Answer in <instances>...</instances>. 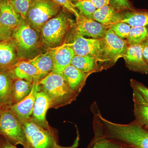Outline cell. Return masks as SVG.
<instances>
[{"mask_svg":"<svg viewBox=\"0 0 148 148\" xmlns=\"http://www.w3.org/2000/svg\"><path fill=\"white\" fill-rule=\"evenodd\" d=\"M92 126L95 138L112 139L130 148H148V129L135 121L128 124L116 123L99 112L94 117Z\"/></svg>","mask_w":148,"mask_h":148,"instance_id":"obj_1","label":"cell"},{"mask_svg":"<svg viewBox=\"0 0 148 148\" xmlns=\"http://www.w3.org/2000/svg\"><path fill=\"white\" fill-rule=\"evenodd\" d=\"M41 90L50 100V108L67 106L76 100L78 94L69 87L61 74L52 72L40 80Z\"/></svg>","mask_w":148,"mask_h":148,"instance_id":"obj_2","label":"cell"},{"mask_svg":"<svg viewBox=\"0 0 148 148\" xmlns=\"http://www.w3.org/2000/svg\"><path fill=\"white\" fill-rule=\"evenodd\" d=\"M26 143L23 148H77L79 137L72 145L64 147L58 144V136L54 130H47L37 125L30 120L23 123Z\"/></svg>","mask_w":148,"mask_h":148,"instance_id":"obj_3","label":"cell"},{"mask_svg":"<svg viewBox=\"0 0 148 148\" xmlns=\"http://www.w3.org/2000/svg\"><path fill=\"white\" fill-rule=\"evenodd\" d=\"M0 135L15 146L23 147L26 143L23 123L10 108L3 109L1 112Z\"/></svg>","mask_w":148,"mask_h":148,"instance_id":"obj_4","label":"cell"},{"mask_svg":"<svg viewBox=\"0 0 148 148\" xmlns=\"http://www.w3.org/2000/svg\"><path fill=\"white\" fill-rule=\"evenodd\" d=\"M103 41V49L101 66L106 70L114 66L123 57L127 47V40L120 38L110 28L107 30Z\"/></svg>","mask_w":148,"mask_h":148,"instance_id":"obj_5","label":"cell"},{"mask_svg":"<svg viewBox=\"0 0 148 148\" xmlns=\"http://www.w3.org/2000/svg\"><path fill=\"white\" fill-rule=\"evenodd\" d=\"M60 9L52 0H32L26 19L32 28L40 32L44 25L56 16Z\"/></svg>","mask_w":148,"mask_h":148,"instance_id":"obj_6","label":"cell"},{"mask_svg":"<svg viewBox=\"0 0 148 148\" xmlns=\"http://www.w3.org/2000/svg\"><path fill=\"white\" fill-rule=\"evenodd\" d=\"M69 22L68 16L63 11L49 19L41 29L44 43L50 47L60 44L68 32Z\"/></svg>","mask_w":148,"mask_h":148,"instance_id":"obj_7","label":"cell"},{"mask_svg":"<svg viewBox=\"0 0 148 148\" xmlns=\"http://www.w3.org/2000/svg\"><path fill=\"white\" fill-rule=\"evenodd\" d=\"M25 20L22 18L19 25L12 32L11 38L16 45L19 56L31 53L36 48L38 42V32Z\"/></svg>","mask_w":148,"mask_h":148,"instance_id":"obj_8","label":"cell"},{"mask_svg":"<svg viewBox=\"0 0 148 148\" xmlns=\"http://www.w3.org/2000/svg\"><path fill=\"white\" fill-rule=\"evenodd\" d=\"M74 36L73 42L69 45L75 55L95 58L101 66L103 49L102 39L86 38L77 31Z\"/></svg>","mask_w":148,"mask_h":148,"instance_id":"obj_9","label":"cell"},{"mask_svg":"<svg viewBox=\"0 0 148 148\" xmlns=\"http://www.w3.org/2000/svg\"><path fill=\"white\" fill-rule=\"evenodd\" d=\"M145 45L142 44L128 45L123 58L125 66L130 71L141 74H148V64L143 56Z\"/></svg>","mask_w":148,"mask_h":148,"instance_id":"obj_10","label":"cell"},{"mask_svg":"<svg viewBox=\"0 0 148 148\" xmlns=\"http://www.w3.org/2000/svg\"><path fill=\"white\" fill-rule=\"evenodd\" d=\"M41 86L39 82L35 83L32 91L28 96L10 107L22 123L31 118L37 92L41 91Z\"/></svg>","mask_w":148,"mask_h":148,"instance_id":"obj_11","label":"cell"},{"mask_svg":"<svg viewBox=\"0 0 148 148\" xmlns=\"http://www.w3.org/2000/svg\"><path fill=\"white\" fill-rule=\"evenodd\" d=\"M51 103L48 97L41 90L37 92L33 113L29 120L45 129L52 130L46 119V114L50 108Z\"/></svg>","mask_w":148,"mask_h":148,"instance_id":"obj_12","label":"cell"},{"mask_svg":"<svg viewBox=\"0 0 148 148\" xmlns=\"http://www.w3.org/2000/svg\"><path fill=\"white\" fill-rule=\"evenodd\" d=\"M109 27L103 25L93 19L85 17L79 13L77 21L76 30L83 36L94 39L103 38Z\"/></svg>","mask_w":148,"mask_h":148,"instance_id":"obj_13","label":"cell"},{"mask_svg":"<svg viewBox=\"0 0 148 148\" xmlns=\"http://www.w3.org/2000/svg\"><path fill=\"white\" fill-rule=\"evenodd\" d=\"M16 45L10 38L0 40V70H8L19 61Z\"/></svg>","mask_w":148,"mask_h":148,"instance_id":"obj_14","label":"cell"},{"mask_svg":"<svg viewBox=\"0 0 148 148\" xmlns=\"http://www.w3.org/2000/svg\"><path fill=\"white\" fill-rule=\"evenodd\" d=\"M50 51L53 59V72L60 74L66 67L71 65L72 60L75 55L69 44L54 48Z\"/></svg>","mask_w":148,"mask_h":148,"instance_id":"obj_15","label":"cell"},{"mask_svg":"<svg viewBox=\"0 0 148 148\" xmlns=\"http://www.w3.org/2000/svg\"><path fill=\"white\" fill-rule=\"evenodd\" d=\"M8 70L14 79H24L33 83L41 79L36 67L29 61H19Z\"/></svg>","mask_w":148,"mask_h":148,"instance_id":"obj_16","label":"cell"},{"mask_svg":"<svg viewBox=\"0 0 148 148\" xmlns=\"http://www.w3.org/2000/svg\"><path fill=\"white\" fill-rule=\"evenodd\" d=\"M61 75L69 87L79 95L90 74L84 73L71 65L66 67Z\"/></svg>","mask_w":148,"mask_h":148,"instance_id":"obj_17","label":"cell"},{"mask_svg":"<svg viewBox=\"0 0 148 148\" xmlns=\"http://www.w3.org/2000/svg\"><path fill=\"white\" fill-rule=\"evenodd\" d=\"M22 18L10 1H0V23L5 28L12 32L19 25Z\"/></svg>","mask_w":148,"mask_h":148,"instance_id":"obj_18","label":"cell"},{"mask_svg":"<svg viewBox=\"0 0 148 148\" xmlns=\"http://www.w3.org/2000/svg\"><path fill=\"white\" fill-rule=\"evenodd\" d=\"M14 79L8 70H0V108H10L12 105Z\"/></svg>","mask_w":148,"mask_h":148,"instance_id":"obj_19","label":"cell"},{"mask_svg":"<svg viewBox=\"0 0 148 148\" xmlns=\"http://www.w3.org/2000/svg\"><path fill=\"white\" fill-rule=\"evenodd\" d=\"M93 20L109 28L111 25L121 22L122 13L109 5L97 9L93 14Z\"/></svg>","mask_w":148,"mask_h":148,"instance_id":"obj_20","label":"cell"},{"mask_svg":"<svg viewBox=\"0 0 148 148\" xmlns=\"http://www.w3.org/2000/svg\"><path fill=\"white\" fill-rule=\"evenodd\" d=\"M134 114L135 121L145 128L148 129V103L143 99L140 93L133 90Z\"/></svg>","mask_w":148,"mask_h":148,"instance_id":"obj_21","label":"cell"},{"mask_svg":"<svg viewBox=\"0 0 148 148\" xmlns=\"http://www.w3.org/2000/svg\"><path fill=\"white\" fill-rule=\"evenodd\" d=\"M122 13L121 22L131 27H148V10L133 9Z\"/></svg>","mask_w":148,"mask_h":148,"instance_id":"obj_22","label":"cell"},{"mask_svg":"<svg viewBox=\"0 0 148 148\" xmlns=\"http://www.w3.org/2000/svg\"><path fill=\"white\" fill-rule=\"evenodd\" d=\"M71 65L81 71L90 75L103 70L97 59L87 56L75 55Z\"/></svg>","mask_w":148,"mask_h":148,"instance_id":"obj_23","label":"cell"},{"mask_svg":"<svg viewBox=\"0 0 148 148\" xmlns=\"http://www.w3.org/2000/svg\"><path fill=\"white\" fill-rule=\"evenodd\" d=\"M29 61L36 67L41 79L53 72V59L50 51L37 56Z\"/></svg>","mask_w":148,"mask_h":148,"instance_id":"obj_24","label":"cell"},{"mask_svg":"<svg viewBox=\"0 0 148 148\" xmlns=\"http://www.w3.org/2000/svg\"><path fill=\"white\" fill-rule=\"evenodd\" d=\"M34 83L22 79L14 80L12 105L23 100L32 91Z\"/></svg>","mask_w":148,"mask_h":148,"instance_id":"obj_25","label":"cell"},{"mask_svg":"<svg viewBox=\"0 0 148 148\" xmlns=\"http://www.w3.org/2000/svg\"><path fill=\"white\" fill-rule=\"evenodd\" d=\"M148 38V27H131L126 40L129 45L142 44Z\"/></svg>","mask_w":148,"mask_h":148,"instance_id":"obj_26","label":"cell"},{"mask_svg":"<svg viewBox=\"0 0 148 148\" xmlns=\"http://www.w3.org/2000/svg\"><path fill=\"white\" fill-rule=\"evenodd\" d=\"M90 148H130L112 139L104 138H93Z\"/></svg>","mask_w":148,"mask_h":148,"instance_id":"obj_27","label":"cell"},{"mask_svg":"<svg viewBox=\"0 0 148 148\" xmlns=\"http://www.w3.org/2000/svg\"><path fill=\"white\" fill-rule=\"evenodd\" d=\"M74 5L79 10L80 14L86 18L93 19V14L97 8L90 0L77 2L75 3Z\"/></svg>","mask_w":148,"mask_h":148,"instance_id":"obj_28","label":"cell"},{"mask_svg":"<svg viewBox=\"0 0 148 148\" xmlns=\"http://www.w3.org/2000/svg\"><path fill=\"white\" fill-rule=\"evenodd\" d=\"M32 0H12L10 1L17 13L26 19Z\"/></svg>","mask_w":148,"mask_h":148,"instance_id":"obj_29","label":"cell"},{"mask_svg":"<svg viewBox=\"0 0 148 148\" xmlns=\"http://www.w3.org/2000/svg\"><path fill=\"white\" fill-rule=\"evenodd\" d=\"M131 27L128 24L123 22H120L111 25L109 28L112 29L115 34L122 39L128 38Z\"/></svg>","mask_w":148,"mask_h":148,"instance_id":"obj_30","label":"cell"},{"mask_svg":"<svg viewBox=\"0 0 148 148\" xmlns=\"http://www.w3.org/2000/svg\"><path fill=\"white\" fill-rule=\"evenodd\" d=\"M130 84L132 90L139 92L144 100L148 103V87L134 79H130Z\"/></svg>","mask_w":148,"mask_h":148,"instance_id":"obj_31","label":"cell"},{"mask_svg":"<svg viewBox=\"0 0 148 148\" xmlns=\"http://www.w3.org/2000/svg\"><path fill=\"white\" fill-rule=\"evenodd\" d=\"M56 4L63 7L64 8L67 10L69 12L73 14L76 17V21L78 20L79 17V13L78 12L76 8L74 5V4L72 3L71 0H52Z\"/></svg>","mask_w":148,"mask_h":148,"instance_id":"obj_32","label":"cell"},{"mask_svg":"<svg viewBox=\"0 0 148 148\" xmlns=\"http://www.w3.org/2000/svg\"><path fill=\"white\" fill-rule=\"evenodd\" d=\"M110 5L120 12L134 9L128 0H110Z\"/></svg>","mask_w":148,"mask_h":148,"instance_id":"obj_33","label":"cell"},{"mask_svg":"<svg viewBox=\"0 0 148 148\" xmlns=\"http://www.w3.org/2000/svg\"><path fill=\"white\" fill-rule=\"evenodd\" d=\"M11 31L6 29L0 23V40L11 38Z\"/></svg>","mask_w":148,"mask_h":148,"instance_id":"obj_34","label":"cell"},{"mask_svg":"<svg viewBox=\"0 0 148 148\" xmlns=\"http://www.w3.org/2000/svg\"><path fill=\"white\" fill-rule=\"evenodd\" d=\"M0 148H18L5 138L0 135Z\"/></svg>","mask_w":148,"mask_h":148,"instance_id":"obj_35","label":"cell"},{"mask_svg":"<svg viewBox=\"0 0 148 148\" xmlns=\"http://www.w3.org/2000/svg\"><path fill=\"white\" fill-rule=\"evenodd\" d=\"M97 9L110 5V0H90Z\"/></svg>","mask_w":148,"mask_h":148,"instance_id":"obj_36","label":"cell"},{"mask_svg":"<svg viewBox=\"0 0 148 148\" xmlns=\"http://www.w3.org/2000/svg\"><path fill=\"white\" fill-rule=\"evenodd\" d=\"M143 56L145 60L148 64V46H145L143 49Z\"/></svg>","mask_w":148,"mask_h":148,"instance_id":"obj_37","label":"cell"},{"mask_svg":"<svg viewBox=\"0 0 148 148\" xmlns=\"http://www.w3.org/2000/svg\"><path fill=\"white\" fill-rule=\"evenodd\" d=\"M143 44L145 46H148V38L145 41V42L143 43Z\"/></svg>","mask_w":148,"mask_h":148,"instance_id":"obj_38","label":"cell"},{"mask_svg":"<svg viewBox=\"0 0 148 148\" xmlns=\"http://www.w3.org/2000/svg\"><path fill=\"white\" fill-rule=\"evenodd\" d=\"M75 3L77 2L82 1H87V0H72Z\"/></svg>","mask_w":148,"mask_h":148,"instance_id":"obj_39","label":"cell"},{"mask_svg":"<svg viewBox=\"0 0 148 148\" xmlns=\"http://www.w3.org/2000/svg\"><path fill=\"white\" fill-rule=\"evenodd\" d=\"M3 109L1 108H0V115H1V111Z\"/></svg>","mask_w":148,"mask_h":148,"instance_id":"obj_40","label":"cell"},{"mask_svg":"<svg viewBox=\"0 0 148 148\" xmlns=\"http://www.w3.org/2000/svg\"><path fill=\"white\" fill-rule=\"evenodd\" d=\"M12 1V0H0V1Z\"/></svg>","mask_w":148,"mask_h":148,"instance_id":"obj_41","label":"cell"}]
</instances>
